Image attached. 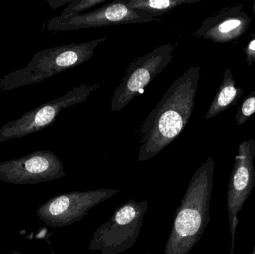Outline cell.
<instances>
[{
	"label": "cell",
	"mask_w": 255,
	"mask_h": 254,
	"mask_svg": "<svg viewBox=\"0 0 255 254\" xmlns=\"http://www.w3.org/2000/svg\"><path fill=\"white\" fill-rule=\"evenodd\" d=\"M200 67L191 66L169 86L141 128L138 161L151 160L179 137L190 120L200 79Z\"/></svg>",
	"instance_id": "1"
},
{
	"label": "cell",
	"mask_w": 255,
	"mask_h": 254,
	"mask_svg": "<svg viewBox=\"0 0 255 254\" xmlns=\"http://www.w3.org/2000/svg\"><path fill=\"white\" fill-rule=\"evenodd\" d=\"M215 161L210 157L197 169L174 216L164 254H189L210 222Z\"/></svg>",
	"instance_id": "2"
},
{
	"label": "cell",
	"mask_w": 255,
	"mask_h": 254,
	"mask_svg": "<svg viewBox=\"0 0 255 254\" xmlns=\"http://www.w3.org/2000/svg\"><path fill=\"white\" fill-rule=\"evenodd\" d=\"M107 37L49 48L37 52L28 65L10 72L0 79V90L10 91L43 82L58 73L78 67L89 61L99 44Z\"/></svg>",
	"instance_id": "3"
},
{
	"label": "cell",
	"mask_w": 255,
	"mask_h": 254,
	"mask_svg": "<svg viewBox=\"0 0 255 254\" xmlns=\"http://www.w3.org/2000/svg\"><path fill=\"white\" fill-rule=\"evenodd\" d=\"M148 201L129 200L115 210L110 220L94 233L88 249L101 254H119L131 249L139 236Z\"/></svg>",
	"instance_id": "4"
},
{
	"label": "cell",
	"mask_w": 255,
	"mask_h": 254,
	"mask_svg": "<svg viewBox=\"0 0 255 254\" xmlns=\"http://www.w3.org/2000/svg\"><path fill=\"white\" fill-rule=\"evenodd\" d=\"M100 83L86 84L70 89L62 96L48 101L24 113L21 117L7 122L0 128V143L13 139L22 138L38 132L52 125L62 110L85 101Z\"/></svg>",
	"instance_id": "5"
},
{
	"label": "cell",
	"mask_w": 255,
	"mask_h": 254,
	"mask_svg": "<svg viewBox=\"0 0 255 254\" xmlns=\"http://www.w3.org/2000/svg\"><path fill=\"white\" fill-rule=\"evenodd\" d=\"M174 47L169 43L161 45L129 65L121 83L114 92L110 108L118 112L128 104L152 82L172 61Z\"/></svg>",
	"instance_id": "6"
},
{
	"label": "cell",
	"mask_w": 255,
	"mask_h": 254,
	"mask_svg": "<svg viewBox=\"0 0 255 254\" xmlns=\"http://www.w3.org/2000/svg\"><path fill=\"white\" fill-rule=\"evenodd\" d=\"M119 192V189H99L61 194L40 206L37 216L54 228L68 226L79 222L91 209Z\"/></svg>",
	"instance_id": "7"
},
{
	"label": "cell",
	"mask_w": 255,
	"mask_h": 254,
	"mask_svg": "<svg viewBox=\"0 0 255 254\" xmlns=\"http://www.w3.org/2000/svg\"><path fill=\"white\" fill-rule=\"evenodd\" d=\"M154 18L143 10L131 9L126 0L114 1L92 11L70 16H58L48 21L49 31H73L124 24L146 23Z\"/></svg>",
	"instance_id": "8"
},
{
	"label": "cell",
	"mask_w": 255,
	"mask_h": 254,
	"mask_svg": "<svg viewBox=\"0 0 255 254\" xmlns=\"http://www.w3.org/2000/svg\"><path fill=\"white\" fill-rule=\"evenodd\" d=\"M65 175L62 162L51 151H36L18 159L0 162V180L12 184H35Z\"/></svg>",
	"instance_id": "9"
},
{
	"label": "cell",
	"mask_w": 255,
	"mask_h": 254,
	"mask_svg": "<svg viewBox=\"0 0 255 254\" xmlns=\"http://www.w3.org/2000/svg\"><path fill=\"white\" fill-rule=\"evenodd\" d=\"M255 140L244 142L238 148L232 169L227 192V210L229 231L232 236V248L239 225L238 213L241 212L253 192L255 185Z\"/></svg>",
	"instance_id": "10"
},
{
	"label": "cell",
	"mask_w": 255,
	"mask_h": 254,
	"mask_svg": "<svg viewBox=\"0 0 255 254\" xmlns=\"http://www.w3.org/2000/svg\"><path fill=\"white\" fill-rule=\"evenodd\" d=\"M251 23L252 18L244 10V4H239L206 18L196 35L215 43H229L245 34Z\"/></svg>",
	"instance_id": "11"
},
{
	"label": "cell",
	"mask_w": 255,
	"mask_h": 254,
	"mask_svg": "<svg viewBox=\"0 0 255 254\" xmlns=\"http://www.w3.org/2000/svg\"><path fill=\"white\" fill-rule=\"evenodd\" d=\"M244 92L242 87L237 86L231 69L226 70L220 89L210 105L205 119H212L238 104Z\"/></svg>",
	"instance_id": "12"
},
{
	"label": "cell",
	"mask_w": 255,
	"mask_h": 254,
	"mask_svg": "<svg viewBox=\"0 0 255 254\" xmlns=\"http://www.w3.org/2000/svg\"><path fill=\"white\" fill-rule=\"evenodd\" d=\"M202 0H126L130 8L143 10L153 17L160 16L184 4H193Z\"/></svg>",
	"instance_id": "13"
},
{
	"label": "cell",
	"mask_w": 255,
	"mask_h": 254,
	"mask_svg": "<svg viewBox=\"0 0 255 254\" xmlns=\"http://www.w3.org/2000/svg\"><path fill=\"white\" fill-rule=\"evenodd\" d=\"M106 0H73L63 10L61 16H70L79 15L88 8L98 5Z\"/></svg>",
	"instance_id": "14"
},
{
	"label": "cell",
	"mask_w": 255,
	"mask_h": 254,
	"mask_svg": "<svg viewBox=\"0 0 255 254\" xmlns=\"http://www.w3.org/2000/svg\"><path fill=\"white\" fill-rule=\"evenodd\" d=\"M254 113H255V90L252 91L249 96L241 104L235 116V122L237 125L241 126L247 122Z\"/></svg>",
	"instance_id": "15"
},
{
	"label": "cell",
	"mask_w": 255,
	"mask_h": 254,
	"mask_svg": "<svg viewBox=\"0 0 255 254\" xmlns=\"http://www.w3.org/2000/svg\"><path fill=\"white\" fill-rule=\"evenodd\" d=\"M247 61L249 66H252L255 64V35L252 37L251 40L247 43L245 49H244Z\"/></svg>",
	"instance_id": "16"
},
{
	"label": "cell",
	"mask_w": 255,
	"mask_h": 254,
	"mask_svg": "<svg viewBox=\"0 0 255 254\" xmlns=\"http://www.w3.org/2000/svg\"><path fill=\"white\" fill-rule=\"evenodd\" d=\"M48 4L53 9H57L61 6L65 5L66 4H70L73 0H46Z\"/></svg>",
	"instance_id": "17"
},
{
	"label": "cell",
	"mask_w": 255,
	"mask_h": 254,
	"mask_svg": "<svg viewBox=\"0 0 255 254\" xmlns=\"http://www.w3.org/2000/svg\"><path fill=\"white\" fill-rule=\"evenodd\" d=\"M253 13H254L255 14V1H254V3H253Z\"/></svg>",
	"instance_id": "18"
},
{
	"label": "cell",
	"mask_w": 255,
	"mask_h": 254,
	"mask_svg": "<svg viewBox=\"0 0 255 254\" xmlns=\"http://www.w3.org/2000/svg\"><path fill=\"white\" fill-rule=\"evenodd\" d=\"M250 254H255V246H254V247H253V252H252V253Z\"/></svg>",
	"instance_id": "19"
}]
</instances>
